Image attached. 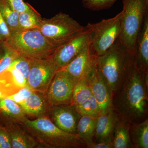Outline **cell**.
I'll return each mask as SVG.
<instances>
[{"label":"cell","instance_id":"9a60e30c","mask_svg":"<svg viewBox=\"0 0 148 148\" xmlns=\"http://www.w3.org/2000/svg\"><path fill=\"white\" fill-rule=\"evenodd\" d=\"M133 58L135 66L148 72V15L137 37Z\"/></svg>","mask_w":148,"mask_h":148},{"label":"cell","instance_id":"52a82bcc","mask_svg":"<svg viewBox=\"0 0 148 148\" xmlns=\"http://www.w3.org/2000/svg\"><path fill=\"white\" fill-rule=\"evenodd\" d=\"M122 11L115 16L96 23H88L90 29L89 48L91 53L98 57L105 54L119 37Z\"/></svg>","mask_w":148,"mask_h":148},{"label":"cell","instance_id":"e575fe53","mask_svg":"<svg viewBox=\"0 0 148 148\" xmlns=\"http://www.w3.org/2000/svg\"><path fill=\"white\" fill-rule=\"evenodd\" d=\"M0 82H1V81H0ZM3 96L2 93V92L0 91V99H1V98H3Z\"/></svg>","mask_w":148,"mask_h":148},{"label":"cell","instance_id":"d590c367","mask_svg":"<svg viewBox=\"0 0 148 148\" xmlns=\"http://www.w3.org/2000/svg\"><path fill=\"white\" fill-rule=\"evenodd\" d=\"M87 1V0H83L82 1Z\"/></svg>","mask_w":148,"mask_h":148},{"label":"cell","instance_id":"7c38bea8","mask_svg":"<svg viewBox=\"0 0 148 148\" xmlns=\"http://www.w3.org/2000/svg\"><path fill=\"white\" fill-rule=\"evenodd\" d=\"M51 110V121L65 132L77 134V126L80 118L75 106L68 105L52 106Z\"/></svg>","mask_w":148,"mask_h":148},{"label":"cell","instance_id":"5bb4252c","mask_svg":"<svg viewBox=\"0 0 148 148\" xmlns=\"http://www.w3.org/2000/svg\"><path fill=\"white\" fill-rule=\"evenodd\" d=\"M119 119L118 115L113 108L100 115L96 119L94 142L112 140L114 128Z\"/></svg>","mask_w":148,"mask_h":148},{"label":"cell","instance_id":"f1b7e54d","mask_svg":"<svg viewBox=\"0 0 148 148\" xmlns=\"http://www.w3.org/2000/svg\"><path fill=\"white\" fill-rule=\"evenodd\" d=\"M6 71L8 72L13 83L16 87L21 88L27 86V80L18 71L10 67Z\"/></svg>","mask_w":148,"mask_h":148},{"label":"cell","instance_id":"ba28073f","mask_svg":"<svg viewBox=\"0 0 148 148\" xmlns=\"http://www.w3.org/2000/svg\"><path fill=\"white\" fill-rule=\"evenodd\" d=\"M30 63L27 86L34 91L45 92L58 68L51 56L38 60H30Z\"/></svg>","mask_w":148,"mask_h":148},{"label":"cell","instance_id":"1f68e13d","mask_svg":"<svg viewBox=\"0 0 148 148\" xmlns=\"http://www.w3.org/2000/svg\"><path fill=\"white\" fill-rule=\"evenodd\" d=\"M10 35V32L0 11V43L6 42Z\"/></svg>","mask_w":148,"mask_h":148},{"label":"cell","instance_id":"ac0fdd59","mask_svg":"<svg viewBox=\"0 0 148 148\" xmlns=\"http://www.w3.org/2000/svg\"><path fill=\"white\" fill-rule=\"evenodd\" d=\"M19 105L25 113L34 116H42L47 110L44 99L34 91Z\"/></svg>","mask_w":148,"mask_h":148},{"label":"cell","instance_id":"836d02e7","mask_svg":"<svg viewBox=\"0 0 148 148\" xmlns=\"http://www.w3.org/2000/svg\"><path fill=\"white\" fill-rule=\"evenodd\" d=\"M89 148H114L113 140L94 142Z\"/></svg>","mask_w":148,"mask_h":148},{"label":"cell","instance_id":"603a6c76","mask_svg":"<svg viewBox=\"0 0 148 148\" xmlns=\"http://www.w3.org/2000/svg\"><path fill=\"white\" fill-rule=\"evenodd\" d=\"M12 148H32L37 143L31 137L18 129H13L9 134Z\"/></svg>","mask_w":148,"mask_h":148},{"label":"cell","instance_id":"4316f807","mask_svg":"<svg viewBox=\"0 0 148 148\" xmlns=\"http://www.w3.org/2000/svg\"><path fill=\"white\" fill-rule=\"evenodd\" d=\"M30 60L18 55L14 60L9 67L18 71L27 80L30 72Z\"/></svg>","mask_w":148,"mask_h":148},{"label":"cell","instance_id":"30bf717a","mask_svg":"<svg viewBox=\"0 0 148 148\" xmlns=\"http://www.w3.org/2000/svg\"><path fill=\"white\" fill-rule=\"evenodd\" d=\"M90 29L87 25L76 37L57 48L51 58L58 70L70 64L89 42Z\"/></svg>","mask_w":148,"mask_h":148},{"label":"cell","instance_id":"5b68a950","mask_svg":"<svg viewBox=\"0 0 148 148\" xmlns=\"http://www.w3.org/2000/svg\"><path fill=\"white\" fill-rule=\"evenodd\" d=\"M6 43L18 55L29 60L48 58L58 48L51 44L38 29L18 30L11 34Z\"/></svg>","mask_w":148,"mask_h":148},{"label":"cell","instance_id":"277c9868","mask_svg":"<svg viewBox=\"0 0 148 148\" xmlns=\"http://www.w3.org/2000/svg\"><path fill=\"white\" fill-rule=\"evenodd\" d=\"M122 14L118 39L133 57L136 40L148 15V0H122Z\"/></svg>","mask_w":148,"mask_h":148},{"label":"cell","instance_id":"e0dca14e","mask_svg":"<svg viewBox=\"0 0 148 148\" xmlns=\"http://www.w3.org/2000/svg\"><path fill=\"white\" fill-rule=\"evenodd\" d=\"M129 123L119 119L113 132L114 148H134L130 135Z\"/></svg>","mask_w":148,"mask_h":148},{"label":"cell","instance_id":"2e32d148","mask_svg":"<svg viewBox=\"0 0 148 148\" xmlns=\"http://www.w3.org/2000/svg\"><path fill=\"white\" fill-rule=\"evenodd\" d=\"M96 119L88 116L82 115L78 122L77 134L87 148H89L94 143Z\"/></svg>","mask_w":148,"mask_h":148},{"label":"cell","instance_id":"484cf974","mask_svg":"<svg viewBox=\"0 0 148 148\" xmlns=\"http://www.w3.org/2000/svg\"><path fill=\"white\" fill-rule=\"evenodd\" d=\"M75 107L81 116L86 115L97 118L101 115V111L98 102L92 95L84 103Z\"/></svg>","mask_w":148,"mask_h":148},{"label":"cell","instance_id":"d4e9b609","mask_svg":"<svg viewBox=\"0 0 148 148\" xmlns=\"http://www.w3.org/2000/svg\"><path fill=\"white\" fill-rule=\"evenodd\" d=\"M18 55L6 43H0V74L8 69Z\"/></svg>","mask_w":148,"mask_h":148},{"label":"cell","instance_id":"cb8c5ba5","mask_svg":"<svg viewBox=\"0 0 148 148\" xmlns=\"http://www.w3.org/2000/svg\"><path fill=\"white\" fill-rule=\"evenodd\" d=\"M0 111L19 120L24 117L25 114L19 104L7 97L0 99Z\"/></svg>","mask_w":148,"mask_h":148},{"label":"cell","instance_id":"4fadbf2b","mask_svg":"<svg viewBox=\"0 0 148 148\" xmlns=\"http://www.w3.org/2000/svg\"><path fill=\"white\" fill-rule=\"evenodd\" d=\"M97 56L93 55L89 48V42L75 59L62 68L75 82L86 77L97 64Z\"/></svg>","mask_w":148,"mask_h":148},{"label":"cell","instance_id":"8fae6325","mask_svg":"<svg viewBox=\"0 0 148 148\" xmlns=\"http://www.w3.org/2000/svg\"><path fill=\"white\" fill-rule=\"evenodd\" d=\"M93 97L98 102L101 114L112 108V94L100 73L97 64L86 77Z\"/></svg>","mask_w":148,"mask_h":148},{"label":"cell","instance_id":"d6986e66","mask_svg":"<svg viewBox=\"0 0 148 148\" xmlns=\"http://www.w3.org/2000/svg\"><path fill=\"white\" fill-rule=\"evenodd\" d=\"M130 135L134 148H148V119L130 124Z\"/></svg>","mask_w":148,"mask_h":148},{"label":"cell","instance_id":"6da1fadb","mask_svg":"<svg viewBox=\"0 0 148 148\" xmlns=\"http://www.w3.org/2000/svg\"><path fill=\"white\" fill-rule=\"evenodd\" d=\"M148 72L133 64L120 88L112 96L113 108L130 124L147 118Z\"/></svg>","mask_w":148,"mask_h":148},{"label":"cell","instance_id":"4dcf8cb0","mask_svg":"<svg viewBox=\"0 0 148 148\" xmlns=\"http://www.w3.org/2000/svg\"><path fill=\"white\" fill-rule=\"evenodd\" d=\"M6 1L12 9L19 13L28 10L32 7L28 3L24 2L23 0H6Z\"/></svg>","mask_w":148,"mask_h":148},{"label":"cell","instance_id":"d6a6232c","mask_svg":"<svg viewBox=\"0 0 148 148\" xmlns=\"http://www.w3.org/2000/svg\"><path fill=\"white\" fill-rule=\"evenodd\" d=\"M12 148L10 138L8 133L0 129V148Z\"/></svg>","mask_w":148,"mask_h":148},{"label":"cell","instance_id":"83f0119b","mask_svg":"<svg viewBox=\"0 0 148 148\" xmlns=\"http://www.w3.org/2000/svg\"><path fill=\"white\" fill-rule=\"evenodd\" d=\"M119 0H87L82 1L85 8L92 11H99L110 8Z\"/></svg>","mask_w":148,"mask_h":148},{"label":"cell","instance_id":"7a4b0ae2","mask_svg":"<svg viewBox=\"0 0 148 148\" xmlns=\"http://www.w3.org/2000/svg\"><path fill=\"white\" fill-rule=\"evenodd\" d=\"M134 64L133 57L118 39L105 54L97 57L98 71L113 95L118 90Z\"/></svg>","mask_w":148,"mask_h":148},{"label":"cell","instance_id":"8992f818","mask_svg":"<svg viewBox=\"0 0 148 148\" xmlns=\"http://www.w3.org/2000/svg\"><path fill=\"white\" fill-rule=\"evenodd\" d=\"M85 28L69 14L61 12L50 18L42 17L38 29L51 44L58 47L79 34Z\"/></svg>","mask_w":148,"mask_h":148},{"label":"cell","instance_id":"ffe728a7","mask_svg":"<svg viewBox=\"0 0 148 148\" xmlns=\"http://www.w3.org/2000/svg\"><path fill=\"white\" fill-rule=\"evenodd\" d=\"M92 95L86 77L83 78L75 85L71 104L75 106L82 105L87 101Z\"/></svg>","mask_w":148,"mask_h":148},{"label":"cell","instance_id":"9c48e42d","mask_svg":"<svg viewBox=\"0 0 148 148\" xmlns=\"http://www.w3.org/2000/svg\"><path fill=\"white\" fill-rule=\"evenodd\" d=\"M76 83L64 69L58 70L47 90L48 103L51 106L71 104Z\"/></svg>","mask_w":148,"mask_h":148},{"label":"cell","instance_id":"7402d4cb","mask_svg":"<svg viewBox=\"0 0 148 148\" xmlns=\"http://www.w3.org/2000/svg\"><path fill=\"white\" fill-rule=\"evenodd\" d=\"M0 11L10 34L19 30L18 12L14 10L6 0H0Z\"/></svg>","mask_w":148,"mask_h":148},{"label":"cell","instance_id":"f546056e","mask_svg":"<svg viewBox=\"0 0 148 148\" xmlns=\"http://www.w3.org/2000/svg\"><path fill=\"white\" fill-rule=\"evenodd\" d=\"M34 91L26 86L23 88H21L18 92L13 95H10L7 98L12 99L14 102L19 104L23 102Z\"/></svg>","mask_w":148,"mask_h":148},{"label":"cell","instance_id":"3957f363","mask_svg":"<svg viewBox=\"0 0 148 148\" xmlns=\"http://www.w3.org/2000/svg\"><path fill=\"white\" fill-rule=\"evenodd\" d=\"M25 127L44 145L51 148H82L86 147L77 134L65 132L46 117L31 120H21Z\"/></svg>","mask_w":148,"mask_h":148},{"label":"cell","instance_id":"44dd1931","mask_svg":"<svg viewBox=\"0 0 148 148\" xmlns=\"http://www.w3.org/2000/svg\"><path fill=\"white\" fill-rule=\"evenodd\" d=\"M41 18L40 14L31 7L28 10L19 14V30L38 29Z\"/></svg>","mask_w":148,"mask_h":148}]
</instances>
